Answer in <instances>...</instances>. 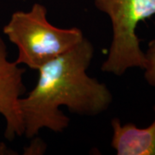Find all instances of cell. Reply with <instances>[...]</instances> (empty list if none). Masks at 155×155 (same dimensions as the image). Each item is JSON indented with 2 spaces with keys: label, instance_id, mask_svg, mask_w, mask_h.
<instances>
[{
  "label": "cell",
  "instance_id": "obj_6",
  "mask_svg": "<svg viewBox=\"0 0 155 155\" xmlns=\"http://www.w3.org/2000/svg\"><path fill=\"white\" fill-rule=\"evenodd\" d=\"M146 55V67L144 77L147 82L152 86H155V38L147 46Z\"/></svg>",
  "mask_w": 155,
  "mask_h": 155
},
{
  "label": "cell",
  "instance_id": "obj_4",
  "mask_svg": "<svg viewBox=\"0 0 155 155\" xmlns=\"http://www.w3.org/2000/svg\"><path fill=\"white\" fill-rule=\"evenodd\" d=\"M25 69L8 60L5 42L0 36V115L5 119V136L12 140L24 134L20 99L25 92Z\"/></svg>",
  "mask_w": 155,
  "mask_h": 155
},
{
  "label": "cell",
  "instance_id": "obj_2",
  "mask_svg": "<svg viewBox=\"0 0 155 155\" xmlns=\"http://www.w3.org/2000/svg\"><path fill=\"white\" fill-rule=\"evenodd\" d=\"M47 14V8L35 3L30 11L14 12L4 26V34L18 49L15 61L17 65L24 64L37 71L84 38L82 30L77 27L63 28L53 25Z\"/></svg>",
  "mask_w": 155,
  "mask_h": 155
},
{
  "label": "cell",
  "instance_id": "obj_1",
  "mask_svg": "<svg viewBox=\"0 0 155 155\" xmlns=\"http://www.w3.org/2000/svg\"><path fill=\"white\" fill-rule=\"evenodd\" d=\"M94 56V47L87 38L39 68L37 83L20 106L24 134L28 139L41 128L63 132L70 119L60 108L80 116H96L108 110L113 97L105 84L87 73Z\"/></svg>",
  "mask_w": 155,
  "mask_h": 155
},
{
  "label": "cell",
  "instance_id": "obj_5",
  "mask_svg": "<svg viewBox=\"0 0 155 155\" xmlns=\"http://www.w3.org/2000/svg\"><path fill=\"white\" fill-rule=\"evenodd\" d=\"M155 114V105L153 107ZM111 147L117 155H155V118L148 127L140 128L134 123L111 121Z\"/></svg>",
  "mask_w": 155,
  "mask_h": 155
},
{
  "label": "cell",
  "instance_id": "obj_3",
  "mask_svg": "<svg viewBox=\"0 0 155 155\" xmlns=\"http://www.w3.org/2000/svg\"><path fill=\"white\" fill-rule=\"evenodd\" d=\"M95 6L110 17L112 40L102 71L122 76L129 68L145 69L136 28L140 22L155 15V0H93Z\"/></svg>",
  "mask_w": 155,
  "mask_h": 155
}]
</instances>
